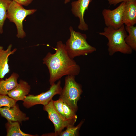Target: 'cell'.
<instances>
[{"label": "cell", "instance_id": "obj_23", "mask_svg": "<svg viewBox=\"0 0 136 136\" xmlns=\"http://www.w3.org/2000/svg\"><path fill=\"white\" fill-rule=\"evenodd\" d=\"M110 5H113L116 6L117 4L120 3L126 2L129 0H106Z\"/></svg>", "mask_w": 136, "mask_h": 136}, {"label": "cell", "instance_id": "obj_18", "mask_svg": "<svg viewBox=\"0 0 136 136\" xmlns=\"http://www.w3.org/2000/svg\"><path fill=\"white\" fill-rule=\"evenodd\" d=\"M83 121H82L76 126L74 125L69 126L66 128V129L62 131L59 135L60 136H77L79 135V130Z\"/></svg>", "mask_w": 136, "mask_h": 136}, {"label": "cell", "instance_id": "obj_6", "mask_svg": "<svg viewBox=\"0 0 136 136\" xmlns=\"http://www.w3.org/2000/svg\"><path fill=\"white\" fill-rule=\"evenodd\" d=\"M61 81L59 80L57 83L51 86L49 89L45 92L37 95L29 94L26 96L23 101V105L27 109L37 105L46 106L57 94L60 95L62 89Z\"/></svg>", "mask_w": 136, "mask_h": 136}, {"label": "cell", "instance_id": "obj_13", "mask_svg": "<svg viewBox=\"0 0 136 136\" xmlns=\"http://www.w3.org/2000/svg\"><path fill=\"white\" fill-rule=\"evenodd\" d=\"M124 24L126 26L134 25L136 23V0L125 2L124 12Z\"/></svg>", "mask_w": 136, "mask_h": 136}, {"label": "cell", "instance_id": "obj_11", "mask_svg": "<svg viewBox=\"0 0 136 136\" xmlns=\"http://www.w3.org/2000/svg\"><path fill=\"white\" fill-rule=\"evenodd\" d=\"M31 87L26 81L20 79L17 86L8 92V95L17 101H23L30 91Z\"/></svg>", "mask_w": 136, "mask_h": 136}, {"label": "cell", "instance_id": "obj_16", "mask_svg": "<svg viewBox=\"0 0 136 136\" xmlns=\"http://www.w3.org/2000/svg\"><path fill=\"white\" fill-rule=\"evenodd\" d=\"M126 30L129 34L125 39L126 43L133 50H136V26L134 25L126 26Z\"/></svg>", "mask_w": 136, "mask_h": 136}, {"label": "cell", "instance_id": "obj_20", "mask_svg": "<svg viewBox=\"0 0 136 136\" xmlns=\"http://www.w3.org/2000/svg\"><path fill=\"white\" fill-rule=\"evenodd\" d=\"M63 108L65 118L67 120H71L77 119L76 112L69 106L63 102Z\"/></svg>", "mask_w": 136, "mask_h": 136}, {"label": "cell", "instance_id": "obj_3", "mask_svg": "<svg viewBox=\"0 0 136 136\" xmlns=\"http://www.w3.org/2000/svg\"><path fill=\"white\" fill-rule=\"evenodd\" d=\"M69 30L70 37L65 45L67 54L71 58L86 55L96 51L95 47L88 43L85 34L75 31L71 26Z\"/></svg>", "mask_w": 136, "mask_h": 136}, {"label": "cell", "instance_id": "obj_14", "mask_svg": "<svg viewBox=\"0 0 136 136\" xmlns=\"http://www.w3.org/2000/svg\"><path fill=\"white\" fill-rule=\"evenodd\" d=\"M19 75L13 72L8 78L4 80H0V95H7L10 91L18 85Z\"/></svg>", "mask_w": 136, "mask_h": 136}, {"label": "cell", "instance_id": "obj_1", "mask_svg": "<svg viewBox=\"0 0 136 136\" xmlns=\"http://www.w3.org/2000/svg\"><path fill=\"white\" fill-rule=\"evenodd\" d=\"M54 49L55 50L54 53L49 52L43 59V64L46 65L49 70L51 86L64 76H76L80 71V66L69 56L65 44L62 41L57 42Z\"/></svg>", "mask_w": 136, "mask_h": 136}, {"label": "cell", "instance_id": "obj_5", "mask_svg": "<svg viewBox=\"0 0 136 136\" xmlns=\"http://www.w3.org/2000/svg\"><path fill=\"white\" fill-rule=\"evenodd\" d=\"M37 11L35 9H27L13 1L10 2L7 10V18L9 21L14 23L17 29V37L23 39L25 37L26 34L23 26V21L26 17L33 14Z\"/></svg>", "mask_w": 136, "mask_h": 136}, {"label": "cell", "instance_id": "obj_8", "mask_svg": "<svg viewBox=\"0 0 136 136\" xmlns=\"http://www.w3.org/2000/svg\"><path fill=\"white\" fill-rule=\"evenodd\" d=\"M125 2L121 3L115 9H104L102 14L106 27L117 29L124 24V12Z\"/></svg>", "mask_w": 136, "mask_h": 136}, {"label": "cell", "instance_id": "obj_7", "mask_svg": "<svg viewBox=\"0 0 136 136\" xmlns=\"http://www.w3.org/2000/svg\"><path fill=\"white\" fill-rule=\"evenodd\" d=\"M43 110L48 114V118L54 127V136H59L63 129L68 126L74 125L77 119L66 120L63 118L55 109L52 99L47 105L43 106Z\"/></svg>", "mask_w": 136, "mask_h": 136}, {"label": "cell", "instance_id": "obj_17", "mask_svg": "<svg viewBox=\"0 0 136 136\" xmlns=\"http://www.w3.org/2000/svg\"><path fill=\"white\" fill-rule=\"evenodd\" d=\"M11 0H0V34L3 33V27L7 18V12Z\"/></svg>", "mask_w": 136, "mask_h": 136}, {"label": "cell", "instance_id": "obj_12", "mask_svg": "<svg viewBox=\"0 0 136 136\" xmlns=\"http://www.w3.org/2000/svg\"><path fill=\"white\" fill-rule=\"evenodd\" d=\"M12 45L10 44L7 49L5 50L3 47L0 46V80L9 72L8 57L10 55L14 54L17 50L14 48L12 50Z\"/></svg>", "mask_w": 136, "mask_h": 136}, {"label": "cell", "instance_id": "obj_15", "mask_svg": "<svg viewBox=\"0 0 136 136\" xmlns=\"http://www.w3.org/2000/svg\"><path fill=\"white\" fill-rule=\"evenodd\" d=\"M20 123L18 122L7 121L6 124L7 136H35L25 133L22 131L20 128Z\"/></svg>", "mask_w": 136, "mask_h": 136}, {"label": "cell", "instance_id": "obj_10", "mask_svg": "<svg viewBox=\"0 0 136 136\" xmlns=\"http://www.w3.org/2000/svg\"><path fill=\"white\" fill-rule=\"evenodd\" d=\"M0 114L7 121L18 122L20 124L29 119V117L20 110L17 104L13 107L5 106L0 108Z\"/></svg>", "mask_w": 136, "mask_h": 136}, {"label": "cell", "instance_id": "obj_9", "mask_svg": "<svg viewBox=\"0 0 136 136\" xmlns=\"http://www.w3.org/2000/svg\"><path fill=\"white\" fill-rule=\"evenodd\" d=\"M92 1L78 0L72 2L71 3L72 13L75 16L79 18V23L78 28L81 30L85 31L88 29V25L84 20V16Z\"/></svg>", "mask_w": 136, "mask_h": 136}, {"label": "cell", "instance_id": "obj_2", "mask_svg": "<svg viewBox=\"0 0 136 136\" xmlns=\"http://www.w3.org/2000/svg\"><path fill=\"white\" fill-rule=\"evenodd\" d=\"M108 39L107 44L109 54L111 56L116 52L131 54L133 50L126 43L125 39L127 35L124 24L117 29L106 27L103 32L98 33Z\"/></svg>", "mask_w": 136, "mask_h": 136}, {"label": "cell", "instance_id": "obj_4", "mask_svg": "<svg viewBox=\"0 0 136 136\" xmlns=\"http://www.w3.org/2000/svg\"><path fill=\"white\" fill-rule=\"evenodd\" d=\"M75 76L67 75L65 77L64 85L59 98L76 112L78 109L77 103L82 90L81 85L75 81Z\"/></svg>", "mask_w": 136, "mask_h": 136}, {"label": "cell", "instance_id": "obj_24", "mask_svg": "<svg viewBox=\"0 0 136 136\" xmlns=\"http://www.w3.org/2000/svg\"><path fill=\"white\" fill-rule=\"evenodd\" d=\"M71 0H65L64 1V3L65 4H67L69 3Z\"/></svg>", "mask_w": 136, "mask_h": 136}, {"label": "cell", "instance_id": "obj_22", "mask_svg": "<svg viewBox=\"0 0 136 136\" xmlns=\"http://www.w3.org/2000/svg\"><path fill=\"white\" fill-rule=\"evenodd\" d=\"M17 4L21 5L27 6L31 4L33 0H12Z\"/></svg>", "mask_w": 136, "mask_h": 136}, {"label": "cell", "instance_id": "obj_19", "mask_svg": "<svg viewBox=\"0 0 136 136\" xmlns=\"http://www.w3.org/2000/svg\"><path fill=\"white\" fill-rule=\"evenodd\" d=\"M17 102L7 95H0V108L5 106L14 107L16 105Z\"/></svg>", "mask_w": 136, "mask_h": 136}, {"label": "cell", "instance_id": "obj_21", "mask_svg": "<svg viewBox=\"0 0 136 136\" xmlns=\"http://www.w3.org/2000/svg\"><path fill=\"white\" fill-rule=\"evenodd\" d=\"M63 103L62 100L60 98L56 100H53V104L55 109L63 118L66 119L65 118L63 112Z\"/></svg>", "mask_w": 136, "mask_h": 136}]
</instances>
